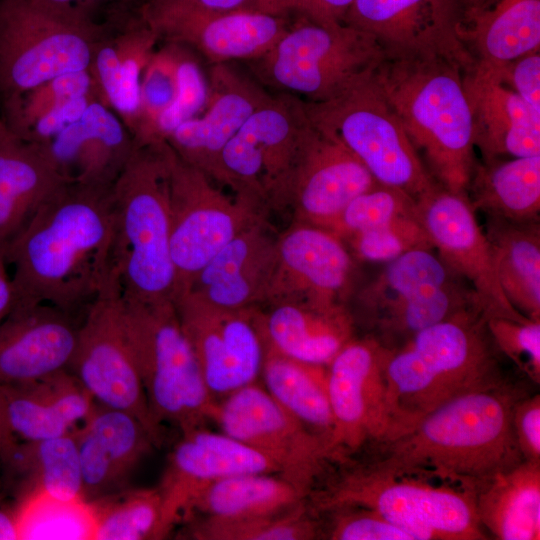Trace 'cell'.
<instances>
[{"label":"cell","instance_id":"cell-40","mask_svg":"<svg viewBox=\"0 0 540 540\" xmlns=\"http://www.w3.org/2000/svg\"><path fill=\"white\" fill-rule=\"evenodd\" d=\"M19 539L93 540L94 505L84 497L61 500L44 492H24L15 506Z\"/></svg>","mask_w":540,"mask_h":540},{"label":"cell","instance_id":"cell-34","mask_svg":"<svg viewBox=\"0 0 540 540\" xmlns=\"http://www.w3.org/2000/svg\"><path fill=\"white\" fill-rule=\"evenodd\" d=\"M310 492L279 473H242L221 478L190 501L183 516L239 520L273 514L306 502Z\"/></svg>","mask_w":540,"mask_h":540},{"label":"cell","instance_id":"cell-57","mask_svg":"<svg viewBox=\"0 0 540 540\" xmlns=\"http://www.w3.org/2000/svg\"><path fill=\"white\" fill-rule=\"evenodd\" d=\"M19 539V530L15 506L0 507V540Z\"/></svg>","mask_w":540,"mask_h":540},{"label":"cell","instance_id":"cell-8","mask_svg":"<svg viewBox=\"0 0 540 540\" xmlns=\"http://www.w3.org/2000/svg\"><path fill=\"white\" fill-rule=\"evenodd\" d=\"M384 57L379 42L364 31L299 17L268 52L247 64L261 85L318 103L369 78Z\"/></svg>","mask_w":540,"mask_h":540},{"label":"cell","instance_id":"cell-36","mask_svg":"<svg viewBox=\"0 0 540 540\" xmlns=\"http://www.w3.org/2000/svg\"><path fill=\"white\" fill-rule=\"evenodd\" d=\"M485 234L505 297L525 317L540 320L538 221L512 222L488 218Z\"/></svg>","mask_w":540,"mask_h":540},{"label":"cell","instance_id":"cell-32","mask_svg":"<svg viewBox=\"0 0 540 540\" xmlns=\"http://www.w3.org/2000/svg\"><path fill=\"white\" fill-rule=\"evenodd\" d=\"M462 39L475 66L496 69L540 51V0H497L464 20Z\"/></svg>","mask_w":540,"mask_h":540},{"label":"cell","instance_id":"cell-37","mask_svg":"<svg viewBox=\"0 0 540 540\" xmlns=\"http://www.w3.org/2000/svg\"><path fill=\"white\" fill-rule=\"evenodd\" d=\"M260 378L266 391L295 419L323 438L333 452L327 366L299 362L267 349Z\"/></svg>","mask_w":540,"mask_h":540},{"label":"cell","instance_id":"cell-33","mask_svg":"<svg viewBox=\"0 0 540 540\" xmlns=\"http://www.w3.org/2000/svg\"><path fill=\"white\" fill-rule=\"evenodd\" d=\"M482 528L499 540L540 539V462L523 460L475 492Z\"/></svg>","mask_w":540,"mask_h":540},{"label":"cell","instance_id":"cell-9","mask_svg":"<svg viewBox=\"0 0 540 540\" xmlns=\"http://www.w3.org/2000/svg\"><path fill=\"white\" fill-rule=\"evenodd\" d=\"M104 31L81 9L0 0V93L7 100L56 76L89 70Z\"/></svg>","mask_w":540,"mask_h":540},{"label":"cell","instance_id":"cell-5","mask_svg":"<svg viewBox=\"0 0 540 540\" xmlns=\"http://www.w3.org/2000/svg\"><path fill=\"white\" fill-rule=\"evenodd\" d=\"M111 194L112 266L122 295L173 301L166 142L135 146Z\"/></svg>","mask_w":540,"mask_h":540},{"label":"cell","instance_id":"cell-43","mask_svg":"<svg viewBox=\"0 0 540 540\" xmlns=\"http://www.w3.org/2000/svg\"><path fill=\"white\" fill-rule=\"evenodd\" d=\"M179 49L180 44L164 41L143 70L139 112L132 132L135 146L149 144L158 118L175 98Z\"/></svg>","mask_w":540,"mask_h":540},{"label":"cell","instance_id":"cell-19","mask_svg":"<svg viewBox=\"0 0 540 540\" xmlns=\"http://www.w3.org/2000/svg\"><path fill=\"white\" fill-rule=\"evenodd\" d=\"M377 184L346 146L308 118L300 133L282 208L293 209L295 222L328 229L355 197Z\"/></svg>","mask_w":540,"mask_h":540},{"label":"cell","instance_id":"cell-31","mask_svg":"<svg viewBox=\"0 0 540 540\" xmlns=\"http://www.w3.org/2000/svg\"><path fill=\"white\" fill-rule=\"evenodd\" d=\"M1 386L11 428L24 441L54 438L70 432L95 404L68 369L32 382Z\"/></svg>","mask_w":540,"mask_h":540},{"label":"cell","instance_id":"cell-20","mask_svg":"<svg viewBox=\"0 0 540 540\" xmlns=\"http://www.w3.org/2000/svg\"><path fill=\"white\" fill-rule=\"evenodd\" d=\"M354 264L343 240L328 229L295 222L276 238V267L268 304L299 300L344 305Z\"/></svg>","mask_w":540,"mask_h":540},{"label":"cell","instance_id":"cell-46","mask_svg":"<svg viewBox=\"0 0 540 540\" xmlns=\"http://www.w3.org/2000/svg\"><path fill=\"white\" fill-rule=\"evenodd\" d=\"M208 100V77L189 47L180 44L176 95L158 118L149 144L165 142L178 126L199 116L205 110Z\"/></svg>","mask_w":540,"mask_h":540},{"label":"cell","instance_id":"cell-3","mask_svg":"<svg viewBox=\"0 0 540 540\" xmlns=\"http://www.w3.org/2000/svg\"><path fill=\"white\" fill-rule=\"evenodd\" d=\"M463 73L441 56L385 53L372 79L434 180L466 195L476 163Z\"/></svg>","mask_w":540,"mask_h":540},{"label":"cell","instance_id":"cell-58","mask_svg":"<svg viewBox=\"0 0 540 540\" xmlns=\"http://www.w3.org/2000/svg\"><path fill=\"white\" fill-rule=\"evenodd\" d=\"M52 5L57 7L67 8V9H81L86 11V4H91L98 2L100 0H44ZM87 12V11H86Z\"/></svg>","mask_w":540,"mask_h":540},{"label":"cell","instance_id":"cell-14","mask_svg":"<svg viewBox=\"0 0 540 540\" xmlns=\"http://www.w3.org/2000/svg\"><path fill=\"white\" fill-rule=\"evenodd\" d=\"M392 349L372 335L353 338L327 365L334 462L390 437L385 369Z\"/></svg>","mask_w":540,"mask_h":540},{"label":"cell","instance_id":"cell-45","mask_svg":"<svg viewBox=\"0 0 540 540\" xmlns=\"http://www.w3.org/2000/svg\"><path fill=\"white\" fill-rule=\"evenodd\" d=\"M415 213V200L405 192L378 183L355 197L328 228L342 240L400 216Z\"/></svg>","mask_w":540,"mask_h":540},{"label":"cell","instance_id":"cell-56","mask_svg":"<svg viewBox=\"0 0 540 540\" xmlns=\"http://www.w3.org/2000/svg\"><path fill=\"white\" fill-rule=\"evenodd\" d=\"M303 0H254L253 8L273 15L297 14Z\"/></svg>","mask_w":540,"mask_h":540},{"label":"cell","instance_id":"cell-60","mask_svg":"<svg viewBox=\"0 0 540 540\" xmlns=\"http://www.w3.org/2000/svg\"><path fill=\"white\" fill-rule=\"evenodd\" d=\"M0 119H1V117H0Z\"/></svg>","mask_w":540,"mask_h":540},{"label":"cell","instance_id":"cell-6","mask_svg":"<svg viewBox=\"0 0 540 540\" xmlns=\"http://www.w3.org/2000/svg\"><path fill=\"white\" fill-rule=\"evenodd\" d=\"M308 497L317 515L340 506L372 509L413 540H484L474 493L445 482L385 471L347 458Z\"/></svg>","mask_w":540,"mask_h":540},{"label":"cell","instance_id":"cell-59","mask_svg":"<svg viewBox=\"0 0 540 540\" xmlns=\"http://www.w3.org/2000/svg\"><path fill=\"white\" fill-rule=\"evenodd\" d=\"M460 1H461L463 13H464V20H465L470 15L484 8L491 0H460Z\"/></svg>","mask_w":540,"mask_h":540},{"label":"cell","instance_id":"cell-42","mask_svg":"<svg viewBox=\"0 0 540 540\" xmlns=\"http://www.w3.org/2000/svg\"><path fill=\"white\" fill-rule=\"evenodd\" d=\"M198 540H312L320 538V521L308 500L290 509L239 520L200 518L190 528Z\"/></svg>","mask_w":540,"mask_h":540},{"label":"cell","instance_id":"cell-1","mask_svg":"<svg viewBox=\"0 0 540 540\" xmlns=\"http://www.w3.org/2000/svg\"><path fill=\"white\" fill-rule=\"evenodd\" d=\"M111 187L65 182L4 251L15 305L84 313L113 275Z\"/></svg>","mask_w":540,"mask_h":540},{"label":"cell","instance_id":"cell-11","mask_svg":"<svg viewBox=\"0 0 540 540\" xmlns=\"http://www.w3.org/2000/svg\"><path fill=\"white\" fill-rule=\"evenodd\" d=\"M167 167L170 248L177 297L230 240L265 220L267 211L242 197L226 196L212 179L183 161L168 144Z\"/></svg>","mask_w":540,"mask_h":540},{"label":"cell","instance_id":"cell-13","mask_svg":"<svg viewBox=\"0 0 540 540\" xmlns=\"http://www.w3.org/2000/svg\"><path fill=\"white\" fill-rule=\"evenodd\" d=\"M211 421L221 432L272 460L282 476L310 493L335 460L329 444L258 382L216 400Z\"/></svg>","mask_w":540,"mask_h":540},{"label":"cell","instance_id":"cell-25","mask_svg":"<svg viewBox=\"0 0 540 540\" xmlns=\"http://www.w3.org/2000/svg\"><path fill=\"white\" fill-rule=\"evenodd\" d=\"M75 429L83 496L92 501L125 489L140 460L156 444L134 416L95 402Z\"/></svg>","mask_w":540,"mask_h":540},{"label":"cell","instance_id":"cell-7","mask_svg":"<svg viewBox=\"0 0 540 540\" xmlns=\"http://www.w3.org/2000/svg\"><path fill=\"white\" fill-rule=\"evenodd\" d=\"M129 345L151 414L181 432L211 421L210 394L173 301L141 302L121 293Z\"/></svg>","mask_w":540,"mask_h":540},{"label":"cell","instance_id":"cell-21","mask_svg":"<svg viewBox=\"0 0 540 540\" xmlns=\"http://www.w3.org/2000/svg\"><path fill=\"white\" fill-rule=\"evenodd\" d=\"M258 472L280 474L272 460L221 431L202 426L181 432L157 486L164 538L200 490L227 476Z\"/></svg>","mask_w":540,"mask_h":540},{"label":"cell","instance_id":"cell-53","mask_svg":"<svg viewBox=\"0 0 540 540\" xmlns=\"http://www.w3.org/2000/svg\"><path fill=\"white\" fill-rule=\"evenodd\" d=\"M17 445L18 442L9 422L5 397L0 384V459L4 464L8 463Z\"/></svg>","mask_w":540,"mask_h":540},{"label":"cell","instance_id":"cell-51","mask_svg":"<svg viewBox=\"0 0 540 540\" xmlns=\"http://www.w3.org/2000/svg\"><path fill=\"white\" fill-rule=\"evenodd\" d=\"M512 428L524 460L540 462V396H521L512 410Z\"/></svg>","mask_w":540,"mask_h":540},{"label":"cell","instance_id":"cell-18","mask_svg":"<svg viewBox=\"0 0 540 540\" xmlns=\"http://www.w3.org/2000/svg\"><path fill=\"white\" fill-rule=\"evenodd\" d=\"M343 24L372 35L386 54L437 55L468 72L460 0H353Z\"/></svg>","mask_w":540,"mask_h":540},{"label":"cell","instance_id":"cell-2","mask_svg":"<svg viewBox=\"0 0 540 540\" xmlns=\"http://www.w3.org/2000/svg\"><path fill=\"white\" fill-rule=\"evenodd\" d=\"M521 396L504 380L461 394L410 429L362 450L363 460L388 472L445 482L475 494L524 460L512 428L513 406Z\"/></svg>","mask_w":540,"mask_h":540},{"label":"cell","instance_id":"cell-15","mask_svg":"<svg viewBox=\"0 0 540 540\" xmlns=\"http://www.w3.org/2000/svg\"><path fill=\"white\" fill-rule=\"evenodd\" d=\"M173 302L215 400L258 382L267 351L259 309H223L188 292Z\"/></svg>","mask_w":540,"mask_h":540},{"label":"cell","instance_id":"cell-47","mask_svg":"<svg viewBox=\"0 0 540 540\" xmlns=\"http://www.w3.org/2000/svg\"><path fill=\"white\" fill-rule=\"evenodd\" d=\"M355 255L366 261L388 262L417 249H433L416 213L346 238Z\"/></svg>","mask_w":540,"mask_h":540},{"label":"cell","instance_id":"cell-55","mask_svg":"<svg viewBox=\"0 0 540 540\" xmlns=\"http://www.w3.org/2000/svg\"><path fill=\"white\" fill-rule=\"evenodd\" d=\"M177 3L198 7L209 11H231L253 8L254 0H172ZM254 9V8H253Z\"/></svg>","mask_w":540,"mask_h":540},{"label":"cell","instance_id":"cell-17","mask_svg":"<svg viewBox=\"0 0 540 540\" xmlns=\"http://www.w3.org/2000/svg\"><path fill=\"white\" fill-rule=\"evenodd\" d=\"M415 213L441 260L474 291L485 319H529L505 297L490 242L465 194L438 185L415 201Z\"/></svg>","mask_w":540,"mask_h":540},{"label":"cell","instance_id":"cell-26","mask_svg":"<svg viewBox=\"0 0 540 540\" xmlns=\"http://www.w3.org/2000/svg\"><path fill=\"white\" fill-rule=\"evenodd\" d=\"M66 182L111 187L135 143L117 114L100 99L46 144H40Z\"/></svg>","mask_w":540,"mask_h":540},{"label":"cell","instance_id":"cell-10","mask_svg":"<svg viewBox=\"0 0 540 540\" xmlns=\"http://www.w3.org/2000/svg\"><path fill=\"white\" fill-rule=\"evenodd\" d=\"M303 103L309 120L346 146L378 183L415 201L439 185L372 75L335 98Z\"/></svg>","mask_w":540,"mask_h":540},{"label":"cell","instance_id":"cell-12","mask_svg":"<svg viewBox=\"0 0 540 540\" xmlns=\"http://www.w3.org/2000/svg\"><path fill=\"white\" fill-rule=\"evenodd\" d=\"M94 401L137 418L156 446L164 427L153 418L126 335L121 289L111 276L83 313L76 347L67 368Z\"/></svg>","mask_w":540,"mask_h":540},{"label":"cell","instance_id":"cell-23","mask_svg":"<svg viewBox=\"0 0 540 540\" xmlns=\"http://www.w3.org/2000/svg\"><path fill=\"white\" fill-rule=\"evenodd\" d=\"M74 316L48 303L13 306L0 322V384L28 383L67 369L80 325Z\"/></svg>","mask_w":540,"mask_h":540},{"label":"cell","instance_id":"cell-54","mask_svg":"<svg viewBox=\"0 0 540 540\" xmlns=\"http://www.w3.org/2000/svg\"><path fill=\"white\" fill-rule=\"evenodd\" d=\"M7 266L5 257L0 252V322L8 315L15 302L11 275Z\"/></svg>","mask_w":540,"mask_h":540},{"label":"cell","instance_id":"cell-38","mask_svg":"<svg viewBox=\"0 0 540 540\" xmlns=\"http://www.w3.org/2000/svg\"><path fill=\"white\" fill-rule=\"evenodd\" d=\"M459 276L432 249L406 252L388 261L360 293L359 303L372 328L385 315L423 289Z\"/></svg>","mask_w":540,"mask_h":540},{"label":"cell","instance_id":"cell-41","mask_svg":"<svg viewBox=\"0 0 540 540\" xmlns=\"http://www.w3.org/2000/svg\"><path fill=\"white\" fill-rule=\"evenodd\" d=\"M91 502L96 515L93 540L164 538L158 487L123 489Z\"/></svg>","mask_w":540,"mask_h":540},{"label":"cell","instance_id":"cell-44","mask_svg":"<svg viewBox=\"0 0 540 540\" xmlns=\"http://www.w3.org/2000/svg\"><path fill=\"white\" fill-rule=\"evenodd\" d=\"M94 91L97 92L89 70L62 74L5 100L6 119L3 120L22 138L35 121L54 108Z\"/></svg>","mask_w":540,"mask_h":540},{"label":"cell","instance_id":"cell-30","mask_svg":"<svg viewBox=\"0 0 540 540\" xmlns=\"http://www.w3.org/2000/svg\"><path fill=\"white\" fill-rule=\"evenodd\" d=\"M159 38L139 13L123 28L105 26L89 71L100 100L122 120L132 135L140 105V82Z\"/></svg>","mask_w":540,"mask_h":540},{"label":"cell","instance_id":"cell-29","mask_svg":"<svg viewBox=\"0 0 540 540\" xmlns=\"http://www.w3.org/2000/svg\"><path fill=\"white\" fill-rule=\"evenodd\" d=\"M66 181L44 148L22 139L0 119V252Z\"/></svg>","mask_w":540,"mask_h":540},{"label":"cell","instance_id":"cell-28","mask_svg":"<svg viewBox=\"0 0 540 540\" xmlns=\"http://www.w3.org/2000/svg\"><path fill=\"white\" fill-rule=\"evenodd\" d=\"M260 322L267 349L312 365L327 366L354 338L353 318L344 305L276 301L260 311Z\"/></svg>","mask_w":540,"mask_h":540},{"label":"cell","instance_id":"cell-48","mask_svg":"<svg viewBox=\"0 0 540 540\" xmlns=\"http://www.w3.org/2000/svg\"><path fill=\"white\" fill-rule=\"evenodd\" d=\"M492 344L534 383H540V320L486 319Z\"/></svg>","mask_w":540,"mask_h":540},{"label":"cell","instance_id":"cell-52","mask_svg":"<svg viewBox=\"0 0 540 540\" xmlns=\"http://www.w3.org/2000/svg\"><path fill=\"white\" fill-rule=\"evenodd\" d=\"M95 99H100L96 91L61 104L35 121L22 139L37 144L48 143L63 129L77 121Z\"/></svg>","mask_w":540,"mask_h":540},{"label":"cell","instance_id":"cell-24","mask_svg":"<svg viewBox=\"0 0 540 540\" xmlns=\"http://www.w3.org/2000/svg\"><path fill=\"white\" fill-rule=\"evenodd\" d=\"M275 267L276 239L261 220L219 250L185 292L223 309L257 308L267 302Z\"/></svg>","mask_w":540,"mask_h":540},{"label":"cell","instance_id":"cell-22","mask_svg":"<svg viewBox=\"0 0 540 540\" xmlns=\"http://www.w3.org/2000/svg\"><path fill=\"white\" fill-rule=\"evenodd\" d=\"M208 81L204 114L178 126L165 142L183 161L215 181L223 148L272 94L230 63L211 64Z\"/></svg>","mask_w":540,"mask_h":540},{"label":"cell","instance_id":"cell-49","mask_svg":"<svg viewBox=\"0 0 540 540\" xmlns=\"http://www.w3.org/2000/svg\"><path fill=\"white\" fill-rule=\"evenodd\" d=\"M319 514L327 516V521L320 524V537L325 539L413 540L406 531L369 508L340 506Z\"/></svg>","mask_w":540,"mask_h":540},{"label":"cell","instance_id":"cell-50","mask_svg":"<svg viewBox=\"0 0 540 540\" xmlns=\"http://www.w3.org/2000/svg\"><path fill=\"white\" fill-rule=\"evenodd\" d=\"M481 69L492 74L535 110L540 111V51L524 54L496 69Z\"/></svg>","mask_w":540,"mask_h":540},{"label":"cell","instance_id":"cell-16","mask_svg":"<svg viewBox=\"0 0 540 540\" xmlns=\"http://www.w3.org/2000/svg\"><path fill=\"white\" fill-rule=\"evenodd\" d=\"M140 15L159 40L192 48L211 64L256 59L290 27L288 17L253 8L217 12L172 0H148Z\"/></svg>","mask_w":540,"mask_h":540},{"label":"cell","instance_id":"cell-35","mask_svg":"<svg viewBox=\"0 0 540 540\" xmlns=\"http://www.w3.org/2000/svg\"><path fill=\"white\" fill-rule=\"evenodd\" d=\"M466 196L476 212L512 222L538 221L540 155L493 158L475 165Z\"/></svg>","mask_w":540,"mask_h":540},{"label":"cell","instance_id":"cell-27","mask_svg":"<svg viewBox=\"0 0 540 540\" xmlns=\"http://www.w3.org/2000/svg\"><path fill=\"white\" fill-rule=\"evenodd\" d=\"M463 84L484 160L540 155V111L479 67L463 73Z\"/></svg>","mask_w":540,"mask_h":540},{"label":"cell","instance_id":"cell-39","mask_svg":"<svg viewBox=\"0 0 540 540\" xmlns=\"http://www.w3.org/2000/svg\"><path fill=\"white\" fill-rule=\"evenodd\" d=\"M37 490L61 500L84 497L75 429L58 437L18 443L6 464Z\"/></svg>","mask_w":540,"mask_h":540},{"label":"cell","instance_id":"cell-4","mask_svg":"<svg viewBox=\"0 0 540 540\" xmlns=\"http://www.w3.org/2000/svg\"><path fill=\"white\" fill-rule=\"evenodd\" d=\"M494 350L486 319L475 309L424 328L393 348L385 369L392 422L387 439L445 402L503 381Z\"/></svg>","mask_w":540,"mask_h":540}]
</instances>
